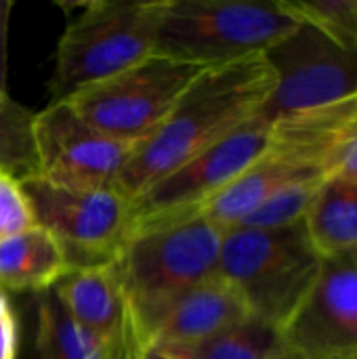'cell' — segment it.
Returning a JSON list of instances; mask_svg holds the SVG:
<instances>
[{"label": "cell", "mask_w": 357, "mask_h": 359, "mask_svg": "<svg viewBox=\"0 0 357 359\" xmlns=\"http://www.w3.org/2000/svg\"><path fill=\"white\" fill-rule=\"evenodd\" d=\"M274 86L276 74L265 53L206 67L160 128L141 143L124 168L118 189L133 200L162 177L210 149L255 120Z\"/></svg>", "instance_id": "obj_1"}, {"label": "cell", "mask_w": 357, "mask_h": 359, "mask_svg": "<svg viewBox=\"0 0 357 359\" xmlns=\"http://www.w3.org/2000/svg\"><path fill=\"white\" fill-rule=\"evenodd\" d=\"M162 6L164 0L61 4L67 17L48 80V103L63 101L149 57Z\"/></svg>", "instance_id": "obj_2"}, {"label": "cell", "mask_w": 357, "mask_h": 359, "mask_svg": "<svg viewBox=\"0 0 357 359\" xmlns=\"http://www.w3.org/2000/svg\"><path fill=\"white\" fill-rule=\"evenodd\" d=\"M223 238L221 227L198 217L133 236L112 261L145 345L179 297L219 273Z\"/></svg>", "instance_id": "obj_3"}, {"label": "cell", "mask_w": 357, "mask_h": 359, "mask_svg": "<svg viewBox=\"0 0 357 359\" xmlns=\"http://www.w3.org/2000/svg\"><path fill=\"white\" fill-rule=\"evenodd\" d=\"M297 25L284 0H164L154 53L217 67L265 53Z\"/></svg>", "instance_id": "obj_4"}, {"label": "cell", "mask_w": 357, "mask_h": 359, "mask_svg": "<svg viewBox=\"0 0 357 359\" xmlns=\"http://www.w3.org/2000/svg\"><path fill=\"white\" fill-rule=\"evenodd\" d=\"M322 267L305 225L225 231L219 276L244 299L250 313L276 328L290 320Z\"/></svg>", "instance_id": "obj_5"}, {"label": "cell", "mask_w": 357, "mask_h": 359, "mask_svg": "<svg viewBox=\"0 0 357 359\" xmlns=\"http://www.w3.org/2000/svg\"><path fill=\"white\" fill-rule=\"evenodd\" d=\"M204 69L151 53L133 67L90 84L63 101L97 130L143 143L160 128Z\"/></svg>", "instance_id": "obj_6"}, {"label": "cell", "mask_w": 357, "mask_h": 359, "mask_svg": "<svg viewBox=\"0 0 357 359\" xmlns=\"http://www.w3.org/2000/svg\"><path fill=\"white\" fill-rule=\"evenodd\" d=\"M21 185L36 225L57 238L72 271L112 263L133 238V204L118 187H61L38 175Z\"/></svg>", "instance_id": "obj_7"}, {"label": "cell", "mask_w": 357, "mask_h": 359, "mask_svg": "<svg viewBox=\"0 0 357 359\" xmlns=\"http://www.w3.org/2000/svg\"><path fill=\"white\" fill-rule=\"evenodd\" d=\"M271 141V124L255 118L130 200L133 236L198 219L200 210L257 162Z\"/></svg>", "instance_id": "obj_8"}, {"label": "cell", "mask_w": 357, "mask_h": 359, "mask_svg": "<svg viewBox=\"0 0 357 359\" xmlns=\"http://www.w3.org/2000/svg\"><path fill=\"white\" fill-rule=\"evenodd\" d=\"M265 57L276 86L257 118L267 124L357 95V48L335 44L305 23L267 48Z\"/></svg>", "instance_id": "obj_9"}, {"label": "cell", "mask_w": 357, "mask_h": 359, "mask_svg": "<svg viewBox=\"0 0 357 359\" xmlns=\"http://www.w3.org/2000/svg\"><path fill=\"white\" fill-rule=\"evenodd\" d=\"M139 141L105 135L84 122L65 101L34 114L38 177L61 187H118Z\"/></svg>", "instance_id": "obj_10"}, {"label": "cell", "mask_w": 357, "mask_h": 359, "mask_svg": "<svg viewBox=\"0 0 357 359\" xmlns=\"http://www.w3.org/2000/svg\"><path fill=\"white\" fill-rule=\"evenodd\" d=\"M280 332L286 349L357 359V265L349 255L322 261L314 286Z\"/></svg>", "instance_id": "obj_11"}, {"label": "cell", "mask_w": 357, "mask_h": 359, "mask_svg": "<svg viewBox=\"0 0 357 359\" xmlns=\"http://www.w3.org/2000/svg\"><path fill=\"white\" fill-rule=\"evenodd\" d=\"M320 179H324V172L318 166L309 164L299 154L284 145H278L271 139L265 154L257 162H252L238 179H234L223 191H219L200 210L198 217L227 231L238 227L257 206H261L280 189Z\"/></svg>", "instance_id": "obj_12"}, {"label": "cell", "mask_w": 357, "mask_h": 359, "mask_svg": "<svg viewBox=\"0 0 357 359\" xmlns=\"http://www.w3.org/2000/svg\"><path fill=\"white\" fill-rule=\"evenodd\" d=\"M250 316L252 313L238 290L217 273L187 290L164 311L149 334V345H191L210 339Z\"/></svg>", "instance_id": "obj_13"}, {"label": "cell", "mask_w": 357, "mask_h": 359, "mask_svg": "<svg viewBox=\"0 0 357 359\" xmlns=\"http://www.w3.org/2000/svg\"><path fill=\"white\" fill-rule=\"evenodd\" d=\"M34 353L38 359H143L145 343L137 328L97 334L76 324L50 292L36 294Z\"/></svg>", "instance_id": "obj_14"}, {"label": "cell", "mask_w": 357, "mask_h": 359, "mask_svg": "<svg viewBox=\"0 0 357 359\" xmlns=\"http://www.w3.org/2000/svg\"><path fill=\"white\" fill-rule=\"evenodd\" d=\"M53 294L63 311L90 332L116 334L137 328L112 263L69 271L53 288Z\"/></svg>", "instance_id": "obj_15"}, {"label": "cell", "mask_w": 357, "mask_h": 359, "mask_svg": "<svg viewBox=\"0 0 357 359\" xmlns=\"http://www.w3.org/2000/svg\"><path fill=\"white\" fill-rule=\"evenodd\" d=\"M72 271L57 238L40 225L0 240V290L50 292Z\"/></svg>", "instance_id": "obj_16"}, {"label": "cell", "mask_w": 357, "mask_h": 359, "mask_svg": "<svg viewBox=\"0 0 357 359\" xmlns=\"http://www.w3.org/2000/svg\"><path fill=\"white\" fill-rule=\"evenodd\" d=\"M303 225L322 261L351 255L357 248V181L326 175L314 191Z\"/></svg>", "instance_id": "obj_17"}, {"label": "cell", "mask_w": 357, "mask_h": 359, "mask_svg": "<svg viewBox=\"0 0 357 359\" xmlns=\"http://www.w3.org/2000/svg\"><path fill=\"white\" fill-rule=\"evenodd\" d=\"M164 349L181 359H271L284 343L280 328L250 316L210 339Z\"/></svg>", "instance_id": "obj_18"}, {"label": "cell", "mask_w": 357, "mask_h": 359, "mask_svg": "<svg viewBox=\"0 0 357 359\" xmlns=\"http://www.w3.org/2000/svg\"><path fill=\"white\" fill-rule=\"evenodd\" d=\"M0 170L19 181L38 175L34 149V111L0 95Z\"/></svg>", "instance_id": "obj_19"}, {"label": "cell", "mask_w": 357, "mask_h": 359, "mask_svg": "<svg viewBox=\"0 0 357 359\" xmlns=\"http://www.w3.org/2000/svg\"><path fill=\"white\" fill-rule=\"evenodd\" d=\"M299 23L335 44L357 48V0H284Z\"/></svg>", "instance_id": "obj_20"}, {"label": "cell", "mask_w": 357, "mask_h": 359, "mask_svg": "<svg viewBox=\"0 0 357 359\" xmlns=\"http://www.w3.org/2000/svg\"><path fill=\"white\" fill-rule=\"evenodd\" d=\"M320 181L297 183V185L280 189L278 194L267 198L261 206H257L238 227L278 229V227H290V225L303 223L307 208L311 204L314 191Z\"/></svg>", "instance_id": "obj_21"}, {"label": "cell", "mask_w": 357, "mask_h": 359, "mask_svg": "<svg viewBox=\"0 0 357 359\" xmlns=\"http://www.w3.org/2000/svg\"><path fill=\"white\" fill-rule=\"evenodd\" d=\"M36 225L23 185L11 172L0 170V240Z\"/></svg>", "instance_id": "obj_22"}, {"label": "cell", "mask_w": 357, "mask_h": 359, "mask_svg": "<svg viewBox=\"0 0 357 359\" xmlns=\"http://www.w3.org/2000/svg\"><path fill=\"white\" fill-rule=\"evenodd\" d=\"M0 359H19V320L4 290H0Z\"/></svg>", "instance_id": "obj_23"}, {"label": "cell", "mask_w": 357, "mask_h": 359, "mask_svg": "<svg viewBox=\"0 0 357 359\" xmlns=\"http://www.w3.org/2000/svg\"><path fill=\"white\" fill-rule=\"evenodd\" d=\"M15 2L13 0H0V95L6 93V48H8V23Z\"/></svg>", "instance_id": "obj_24"}, {"label": "cell", "mask_w": 357, "mask_h": 359, "mask_svg": "<svg viewBox=\"0 0 357 359\" xmlns=\"http://www.w3.org/2000/svg\"><path fill=\"white\" fill-rule=\"evenodd\" d=\"M143 359H181L175 353H170L168 349L160 347V345H147L143 351Z\"/></svg>", "instance_id": "obj_25"}, {"label": "cell", "mask_w": 357, "mask_h": 359, "mask_svg": "<svg viewBox=\"0 0 357 359\" xmlns=\"http://www.w3.org/2000/svg\"><path fill=\"white\" fill-rule=\"evenodd\" d=\"M271 359H328V358H316V355H307V353H299V351H292V349H280Z\"/></svg>", "instance_id": "obj_26"}, {"label": "cell", "mask_w": 357, "mask_h": 359, "mask_svg": "<svg viewBox=\"0 0 357 359\" xmlns=\"http://www.w3.org/2000/svg\"><path fill=\"white\" fill-rule=\"evenodd\" d=\"M25 359H38V358H36V353H34V349L29 351V355H25Z\"/></svg>", "instance_id": "obj_27"}, {"label": "cell", "mask_w": 357, "mask_h": 359, "mask_svg": "<svg viewBox=\"0 0 357 359\" xmlns=\"http://www.w3.org/2000/svg\"><path fill=\"white\" fill-rule=\"evenodd\" d=\"M349 257H351V259L356 261V265H357V248H356V250H353V252H351V255H349Z\"/></svg>", "instance_id": "obj_28"}]
</instances>
